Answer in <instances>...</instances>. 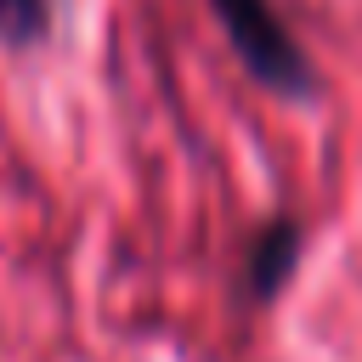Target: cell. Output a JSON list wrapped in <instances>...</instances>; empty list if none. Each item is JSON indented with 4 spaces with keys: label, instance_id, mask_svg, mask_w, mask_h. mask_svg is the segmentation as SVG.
<instances>
[{
    "label": "cell",
    "instance_id": "3",
    "mask_svg": "<svg viewBox=\"0 0 362 362\" xmlns=\"http://www.w3.org/2000/svg\"><path fill=\"white\" fill-rule=\"evenodd\" d=\"M51 40V0H0V45L28 57Z\"/></svg>",
    "mask_w": 362,
    "mask_h": 362
},
{
    "label": "cell",
    "instance_id": "2",
    "mask_svg": "<svg viewBox=\"0 0 362 362\" xmlns=\"http://www.w3.org/2000/svg\"><path fill=\"white\" fill-rule=\"evenodd\" d=\"M300 249H305V226L294 215H266L243 243V300L272 305L300 272Z\"/></svg>",
    "mask_w": 362,
    "mask_h": 362
},
{
    "label": "cell",
    "instance_id": "1",
    "mask_svg": "<svg viewBox=\"0 0 362 362\" xmlns=\"http://www.w3.org/2000/svg\"><path fill=\"white\" fill-rule=\"evenodd\" d=\"M232 57L243 62V74L283 96V102H311L317 96V68L305 57V45L294 40V28L283 23L277 0H209Z\"/></svg>",
    "mask_w": 362,
    "mask_h": 362
}]
</instances>
